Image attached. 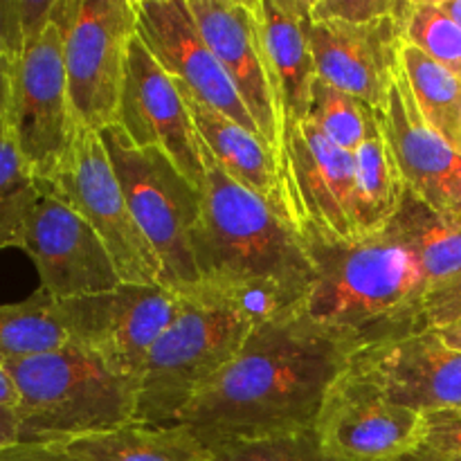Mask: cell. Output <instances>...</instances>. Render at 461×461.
Listing matches in <instances>:
<instances>
[{"label": "cell", "mask_w": 461, "mask_h": 461, "mask_svg": "<svg viewBox=\"0 0 461 461\" xmlns=\"http://www.w3.org/2000/svg\"><path fill=\"white\" fill-rule=\"evenodd\" d=\"M0 461H77L61 444L52 441H16L0 448Z\"/></svg>", "instance_id": "e575fe53"}, {"label": "cell", "mask_w": 461, "mask_h": 461, "mask_svg": "<svg viewBox=\"0 0 461 461\" xmlns=\"http://www.w3.org/2000/svg\"><path fill=\"white\" fill-rule=\"evenodd\" d=\"M115 124L133 147L165 156L198 192L205 183L203 144L180 86L138 34L131 41Z\"/></svg>", "instance_id": "7c38bea8"}, {"label": "cell", "mask_w": 461, "mask_h": 461, "mask_svg": "<svg viewBox=\"0 0 461 461\" xmlns=\"http://www.w3.org/2000/svg\"><path fill=\"white\" fill-rule=\"evenodd\" d=\"M12 72L14 63L0 54V133L7 131V111H9V95H12Z\"/></svg>", "instance_id": "d590c367"}, {"label": "cell", "mask_w": 461, "mask_h": 461, "mask_svg": "<svg viewBox=\"0 0 461 461\" xmlns=\"http://www.w3.org/2000/svg\"><path fill=\"white\" fill-rule=\"evenodd\" d=\"M77 129L79 122L72 111L63 63V34L52 18L14 63L7 133L34 174L48 183L70 151Z\"/></svg>", "instance_id": "8fae6325"}, {"label": "cell", "mask_w": 461, "mask_h": 461, "mask_svg": "<svg viewBox=\"0 0 461 461\" xmlns=\"http://www.w3.org/2000/svg\"><path fill=\"white\" fill-rule=\"evenodd\" d=\"M77 461H207L210 450L183 426H129L61 444Z\"/></svg>", "instance_id": "7402d4cb"}, {"label": "cell", "mask_w": 461, "mask_h": 461, "mask_svg": "<svg viewBox=\"0 0 461 461\" xmlns=\"http://www.w3.org/2000/svg\"><path fill=\"white\" fill-rule=\"evenodd\" d=\"M266 50L282 93L284 129L309 115L311 88L318 79L306 21L309 0H255Z\"/></svg>", "instance_id": "ffe728a7"}, {"label": "cell", "mask_w": 461, "mask_h": 461, "mask_svg": "<svg viewBox=\"0 0 461 461\" xmlns=\"http://www.w3.org/2000/svg\"><path fill=\"white\" fill-rule=\"evenodd\" d=\"M437 5L450 21L461 27V0H437Z\"/></svg>", "instance_id": "60d3db41"}, {"label": "cell", "mask_w": 461, "mask_h": 461, "mask_svg": "<svg viewBox=\"0 0 461 461\" xmlns=\"http://www.w3.org/2000/svg\"><path fill=\"white\" fill-rule=\"evenodd\" d=\"M401 12L372 25H347L309 16L306 32L320 79L354 95L374 111L383 108L399 70L403 45Z\"/></svg>", "instance_id": "ac0fdd59"}, {"label": "cell", "mask_w": 461, "mask_h": 461, "mask_svg": "<svg viewBox=\"0 0 461 461\" xmlns=\"http://www.w3.org/2000/svg\"><path fill=\"white\" fill-rule=\"evenodd\" d=\"M187 7L246 104L259 135L277 153L284 135L282 93L261 34L255 0H187Z\"/></svg>", "instance_id": "5bb4252c"}, {"label": "cell", "mask_w": 461, "mask_h": 461, "mask_svg": "<svg viewBox=\"0 0 461 461\" xmlns=\"http://www.w3.org/2000/svg\"><path fill=\"white\" fill-rule=\"evenodd\" d=\"M313 430L338 459L392 461L421 446V412L394 403L349 365L329 390Z\"/></svg>", "instance_id": "4fadbf2b"}, {"label": "cell", "mask_w": 461, "mask_h": 461, "mask_svg": "<svg viewBox=\"0 0 461 461\" xmlns=\"http://www.w3.org/2000/svg\"><path fill=\"white\" fill-rule=\"evenodd\" d=\"M192 252L201 286L255 324L300 313L313 264L282 207L230 178L203 147Z\"/></svg>", "instance_id": "7a4b0ae2"}, {"label": "cell", "mask_w": 461, "mask_h": 461, "mask_svg": "<svg viewBox=\"0 0 461 461\" xmlns=\"http://www.w3.org/2000/svg\"><path fill=\"white\" fill-rule=\"evenodd\" d=\"M45 189L88 221L113 257L122 282L160 286L162 266L131 214L102 135L79 126L70 151Z\"/></svg>", "instance_id": "9c48e42d"}, {"label": "cell", "mask_w": 461, "mask_h": 461, "mask_svg": "<svg viewBox=\"0 0 461 461\" xmlns=\"http://www.w3.org/2000/svg\"><path fill=\"white\" fill-rule=\"evenodd\" d=\"M354 165L369 230L378 232L396 214L405 194V183L381 126H376L358 151H354Z\"/></svg>", "instance_id": "4316f807"}, {"label": "cell", "mask_w": 461, "mask_h": 461, "mask_svg": "<svg viewBox=\"0 0 461 461\" xmlns=\"http://www.w3.org/2000/svg\"><path fill=\"white\" fill-rule=\"evenodd\" d=\"M390 228L417 255L430 288L461 273V214H444L405 189Z\"/></svg>", "instance_id": "603a6c76"}, {"label": "cell", "mask_w": 461, "mask_h": 461, "mask_svg": "<svg viewBox=\"0 0 461 461\" xmlns=\"http://www.w3.org/2000/svg\"><path fill=\"white\" fill-rule=\"evenodd\" d=\"M423 331H439L461 322V273L437 284L423 297Z\"/></svg>", "instance_id": "d6a6232c"}, {"label": "cell", "mask_w": 461, "mask_h": 461, "mask_svg": "<svg viewBox=\"0 0 461 461\" xmlns=\"http://www.w3.org/2000/svg\"><path fill=\"white\" fill-rule=\"evenodd\" d=\"M392 461H461V457H459V455L437 453V450L426 448V446H419V448L410 450V453L401 455V457H396Z\"/></svg>", "instance_id": "f35d334b"}, {"label": "cell", "mask_w": 461, "mask_h": 461, "mask_svg": "<svg viewBox=\"0 0 461 461\" xmlns=\"http://www.w3.org/2000/svg\"><path fill=\"white\" fill-rule=\"evenodd\" d=\"M401 36L403 43L414 45L461 79V27L441 12L437 0H405Z\"/></svg>", "instance_id": "f1b7e54d"}, {"label": "cell", "mask_w": 461, "mask_h": 461, "mask_svg": "<svg viewBox=\"0 0 461 461\" xmlns=\"http://www.w3.org/2000/svg\"><path fill=\"white\" fill-rule=\"evenodd\" d=\"M21 394H18L16 381L9 372L7 363L0 360V410H16Z\"/></svg>", "instance_id": "8d00e7d4"}, {"label": "cell", "mask_w": 461, "mask_h": 461, "mask_svg": "<svg viewBox=\"0 0 461 461\" xmlns=\"http://www.w3.org/2000/svg\"><path fill=\"white\" fill-rule=\"evenodd\" d=\"M45 183L18 151L12 135L0 133V250L25 243Z\"/></svg>", "instance_id": "484cf974"}, {"label": "cell", "mask_w": 461, "mask_h": 461, "mask_svg": "<svg viewBox=\"0 0 461 461\" xmlns=\"http://www.w3.org/2000/svg\"><path fill=\"white\" fill-rule=\"evenodd\" d=\"M435 333L441 338V340L446 342V345L453 347V349L461 351V322L459 324H453V327L439 329V331H435Z\"/></svg>", "instance_id": "ab89813d"}, {"label": "cell", "mask_w": 461, "mask_h": 461, "mask_svg": "<svg viewBox=\"0 0 461 461\" xmlns=\"http://www.w3.org/2000/svg\"><path fill=\"white\" fill-rule=\"evenodd\" d=\"M351 367L414 412L461 410V351L435 331L358 351Z\"/></svg>", "instance_id": "d6986e66"}, {"label": "cell", "mask_w": 461, "mask_h": 461, "mask_svg": "<svg viewBox=\"0 0 461 461\" xmlns=\"http://www.w3.org/2000/svg\"><path fill=\"white\" fill-rule=\"evenodd\" d=\"M180 93H183L189 113H192L201 144L214 158L216 165L239 185L268 198L284 210L277 153L259 135L194 97L185 86H180Z\"/></svg>", "instance_id": "44dd1931"}, {"label": "cell", "mask_w": 461, "mask_h": 461, "mask_svg": "<svg viewBox=\"0 0 461 461\" xmlns=\"http://www.w3.org/2000/svg\"><path fill=\"white\" fill-rule=\"evenodd\" d=\"M399 0H309V16L347 25H372L401 12Z\"/></svg>", "instance_id": "1f68e13d"}, {"label": "cell", "mask_w": 461, "mask_h": 461, "mask_svg": "<svg viewBox=\"0 0 461 461\" xmlns=\"http://www.w3.org/2000/svg\"><path fill=\"white\" fill-rule=\"evenodd\" d=\"M70 342L59 300L36 288L27 300L0 304V360H23Z\"/></svg>", "instance_id": "cb8c5ba5"}, {"label": "cell", "mask_w": 461, "mask_h": 461, "mask_svg": "<svg viewBox=\"0 0 461 461\" xmlns=\"http://www.w3.org/2000/svg\"><path fill=\"white\" fill-rule=\"evenodd\" d=\"M300 239L315 275L297 315L345 338L356 351L423 333L430 282L417 255L390 228L356 241Z\"/></svg>", "instance_id": "3957f363"}, {"label": "cell", "mask_w": 461, "mask_h": 461, "mask_svg": "<svg viewBox=\"0 0 461 461\" xmlns=\"http://www.w3.org/2000/svg\"><path fill=\"white\" fill-rule=\"evenodd\" d=\"M16 381L18 441H66L129 426L138 412V383L120 376L84 347L9 360Z\"/></svg>", "instance_id": "277c9868"}, {"label": "cell", "mask_w": 461, "mask_h": 461, "mask_svg": "<svg viewBox=\"0 0 461 461\" xmlns=\"http://www.w3.org/2000/svg\"><path fill=\"white\" fill-rule=\"evenodd\" d=\"M135 223L162 266V284L192 293L201 286L192 232L201 214V192L158 151L133 147L117 124L102 131Z\"/></svg>", "instance_id": "8992f818"}, {"label": "cell", "mask_w": 461, "mask_h": 461, "mask_svg": "<svg viewBox=\"0 0 461 461\" xmlns=\"http://www.w3.org/2000/svg\"><path fill=\"white\" fill-rule=\"evenodd\" d=\"M207 461H345L329 455L315 430L284 432V435L232 439L210 446Z\"/></svg>", "instance_id": "f546056e"}, {"label": "cell", "mask_w": 461, "mask_h": 461, "mask_svg": "<svg viewBox=\"0 0 461 461\" xmlns=\"http://www.w3.org/2000/svg\"><path fill=\"white\" fill-rule=\"evenodd\" d=\"M23 252L39 273V288L54 300L97 295L124 284L113 257L84 216L45 189Z\"/></svg>", "instance_id": "9a60e30c"}, {"label": "cell", "mask_w": 461, "mask_h": 461, "mask_svg": "<svg viewBox=\"0 0 461 461\" xmlns=\"http://www.w3.org/2000/svg\"><path fill=\"white\" fill-rule=\"evenodd\" d=\"M59 306L70 342L120 376L140 383L149 351L180 311L183 295L162 284H120L97 295L61 300Z\"/></svg>", "instance_id": "30bf717a"}, {"label": "cell", "mask_w": 461, "mask_h": 461, "mask_svg": "<svg viewBox=\"0 0 461 461\" xmlns=\"http://www.w3.org/2000/svg\"><path fill=\"white\" fill-rule=\"evenodd\" d=\"M133 5L138 36L156 61L194 97L259 135L237 88L203 39L187 0H133Z\"/></svg>", "instance_id": "2e32d148"}, {"label": "cell", "mask_w": 461, "mask_h": 461, "mask_svg": "<svg viewBox=\"0 0 461 461\" xmlns=\"http://www.w3.org/2000/svg\"><path fill=\"white\" fill-rule=\"evenodd\" d=\"M306 120L313 122L336 147L354 153L378 126L376 111L354 95L327 84L318 77L311 88Z\"/></svg>", "instance_id": "83f0119b"}, {"label": "cell", "mask_w": 461, "mask_h": 461, "mask_svg": "<svg viewBox=\"0 0 461 461\" xmlns=\"http://www.w3.org/2000/svg\"><path fill=\"white\" fill-rule=\"evenodd\" d=\"M63 34L68 93L84 129L115 124L126 81L131 41L138 34L133 0H54Z\"/></svg>", "instance_id": "ba28073f"}, {"label": "cell", "mask_w": 461, "mask_h": 461, "mask_svg": "<svg viewBox=\"0 0 461 461\" xmlns=\"http://www.w3.org/2000/svg\"><path fill=\"white\" fill-rule=\"evenodd\" d=\"M54 0H0V54L16 63L52 21Z\"/></svg>", "instance_id": "4dcf8cb0"}, {"label": "cell", "mask_w": 461, "mask_h": 461, "mask_svg": "<svg viewBox=\"0 0 461 461\" xmlns=\"http://www.w3.org/2000/svg\"><path fill=\"white\" fill-rule=\"evenodd\" d=\"M376 122L394 156L405 189L444 214H461V151L441 138L414 102L403 70H396Z\"/></svg>", "instance_id": "e0dca14e"}, {"label": "cell", "mask_w": 461, "mask_h": 461, "mask_svg": "<svg viewBox=\"0 0 461 461\" xmlns=\"http://www.w3.org/2000/svg\"><path fill=\"white\" fill-rule=\"evenodd\" d=\"M277 169L284 212L300 237L356 241L372 234L354 153L336 147L313 122L284 129Z\"/></svg>", "instance_id": "52a82bcc"}, {"label": "cell", "mask_w": 461, "mask_h": 461, "mask_svg": "<svg viewBox=\"0 0 461 461\" xmlns=\"http://www.w3.org/2000/svg\"><path fill=\"white\" fill-rule=\"evenodd\" d=\"M459 111H461V104H459Z\"/></svg>", "instance_id": "b9f144b4"}, {"label": "cell", "mask_w": 461, "mask_h": 461, "mask_svg": "<svg viewBox=\"0 0 461 461\" xmlns=\"http://www.w3.org/2000/svg\"><path fill=\"white\" fill-rule=\"evenodd\" d=\"M183 306L149 351L138 383L135 421L174 426L194 396L219 376L257 327L203 286L180 293Z\"/></svg>", "instance_id": "5b68a950"}, {"label": "cell", "mask_w": 461, "mask_h": 461, "mask_svg": "<svg viewBox=\"0 0 461 461\" xmlns=\"http://www.w3.org/2000/svg\"><path fill=\"white\" fill-rule=\"evenodd\" d=\"M358 354L302 315L261 322L237 358L212 378L174 426L205 448L232 439L311 430L333 383Z\"/></svg>", "instance_id": "6da1fadb"}, {"label": "cell", "mask_w": 461, "mask_h": 461, "mask_svg": "<svg viewBox=\"0 0 461 461\" xmlns=\"http://www.w3.org/2000/svg\"><path fill=\"white\" fill-rule=\"evenodd\" d=\"M399 66L428 124L461 151L459 77L408 43L401 45Z\"/></svg>", "instance_id": "d4e9b609"}, {"label": "cell", "mask_w": 461, "mask_h": 461, "mask_svg": "<svg viewBox=\"0 0 461 461\" xmlns=\"http://www.w3.org/2000/svg\"><path fill=\"white\" fill-rule=\"evenodd\" d=\"M18 441V423L14 410H0V448Z\"/></svg>", "instance_id": "74e56055"}, {"label": "cell", "mask_w": 461, "mask_h": 461, "mask_svg": "<svg viewBox=\"0 0 461 461\" xmlns=\"http://www.w3.org/2000/svg\"><path fill=\"white\" fill-rule=\"evenodd\" d=\"M421 446L461 457V410H432L421 414Z\"/></svg>", "instance_id": "836d02e7"}]
</instances>
